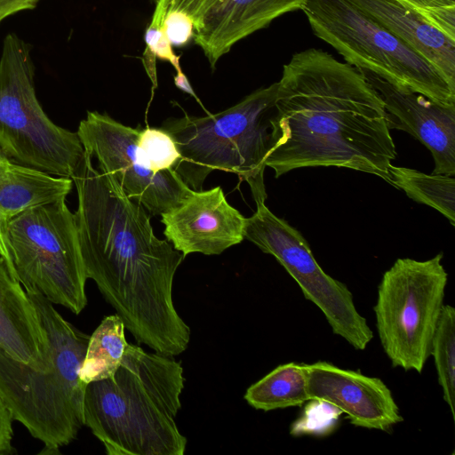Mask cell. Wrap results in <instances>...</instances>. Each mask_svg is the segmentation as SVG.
<instances>
[{
  "label": "cell",
  "instance_id": "ac0fdd59",
  "mask_svg": "<svg viewBox=\"0 0 455 455\" xmlns=\"http://www.w3.org/2000/svg\"><path fill=\"white\" fill-rule=\"evenodd\" d=\"M74 182L19 164L0 149V256L12 277L18 280L9 251V222L26 209L66 198ZM19 281V280H18Z\"/></svg>",
  "mask_w": 455,
  "mask_h": 455
},
{
  "label": "cell",
  "instance_id": "30bf717a",
  "mask_svg": "<svg viewBox=\"0 0 455 455\" xmlns=\"http://www.w3.org/2000/svg\"><path fill=\"white\" fill-rule=\"evenodd\" d=\"M244 238L274 256L297 282L304 297L323 314L332 332L356 350H364L373 331L358 312L347 286L326 274L299 230L275 215L265 204L245 220Z\"/></svg>",
  "mask_w": 455,
  "mask_h": 455
},
{
  "label": "cell",
  "instance_id": "5b68a950",
  "mask_svg": "<svg viewBox=\"0 0 455 455\" xmlns=\"http://www.w3.org/2000/svg\"><path fill=\"white\" fill-rule=\"evenodd\" d=\"M277 82L233 107L207 116L168 119L162 129L173 139L180 159L174 171L193 190H202L214 170L247 182L255 203L265 202V161L271 150Z\"/></svg>",
  "mask_w": 455,
  "mask_h": 455
},
{
  "label": "cell",
  "instance_id": "44dd1931",
  "mask_svg": "<svg viewBox=\"0 0 455 455\" xmlns=\"http://www.w3.org/2000/svg\"><path fill=\"white\" fill-rule=\"evenodd\" d=\"M389 183L413 201L430 206L455 225V179L447 174H427L420 171L389 167Z\"/></svg>",
  "mask_w": 455,
  "mask_h": 455
},
{
  "label": "cell",
  "instance_id": "277c9868",
  "mask_svg": "<svg viewBox=\"0 0 455 455\" xmlns=\"http://www.w3.org/2000/svg\"><path fill=\"white\" fill-rule=\"evenodd\" d=\"M48 339L50 367L36 370L0 347V400L13 420L57 453L73 442L84 426L86 384L79 377L90 336L65 320L36 288L24 287Z\"/></svg>",
  "mask_w": 455,
  "mask_h": 455
},
{
  "label": "cell",
  "instance_id": "cb8c5ba5",
  "mask_svg": "<svg viewBox=\"0 0 455 455\" xmlns=\"http://www.w3.org/2000/svg\"><path fill=\"white\" fill-rule=\"evenodd\" d=\"M305 403L300 416L291 424L290 434L323 436L332 433L342 411L323 400L310 399Z\"/></svg>",
  "mask_w": 455,
  "mask_h": 455
},
{
  "label": "cell",
  "instance_id": "484cf974",
  "mask_svg": "<svg viewBox=\"0 0 455 455\" xmlns=\"http://www.w3.org/2000/svg\"><path fill=\"white\" fill-rule=\"evenodd\" d=\"M163 28L172 45L180 47L193 38L195 24L186 12L172 10L164 14Z\"/></svg>",
  "mask_w": 455,
  "mask_h": 455
},
{
  "label": "cell",
  "instance_id": "6da1fadb",
  "mask_svg": "<svg viewBox=\"0 0 455 455\" xmlns=\"http://www.w3.org/2000/svg\"><path fill=\"white\" fill-rule=\"evenodd\" d=\"M71 179L87 279L139 343L162 354L181 349L191 331L175 308L172 286L185 257L155 235L145 208L95 168L87 152Z\"/></svg>",
  "mask_w": 455,
  "mask_h": 455
},
{
  "label": "cell",
  "instance_id": "7402d4cb",
  "mask_svg": "<svg viewBox=\"0 0 455 455\" xmlns=\"http://www.w3.org/2000/svg\"><path fill=\"white\" fill-rule=\"evenodd\" d=\"M443 397L455 419V309L444 305L430 347Z\"/></svg>",
  "mask_w": 455,
  "mask_h": 455
},
{
  "label": "cell",
  "instance_id": "4fadbf2b",
  "mask_svg": "<svg viewBox=\"0 0 455 455\" xmlns=\"http://www.w3.org/2000/svg\"><path fill=\"white\" fill-rule=\"evenodd\" d=\"M380 96L391 130L408 132L432 154L433 173L455 174V104L433 101L375 73L357 68Z\"/></svg>",
  "mask_w": 455,
  "mask_h": 455
},
{
  "label": "cell",
  "instance_id": "603a6c76",
  "mask_svg": "<svg viewBox=\"0 0 455 455\" xmlns=\"http://www.w3.org/2000/svg\"><path fill=\"white\" fill-rule=\"evenodd\" d=\"M137 146L140 159L155 172L174 170L180 159L173 139L162 128L140 129Z\"/></svg>",
  "mask_w": 455,
  "mask_h": 455
},
{
  "label": "cell",
  "instance_id": "52a82bcc",
  "mask_svg": "<svg viewBox=\"0 0 455 455\" xmlns=\"http://www.w3.org/2000/svg\"><path fill=\"white\" fill-rule=\"evenodd\" d=\"M315 35L356 68L429 100L455 104V89L425 58L346 0H306Z\"/></svg>",
  "mask_w": 455,
  "mask_h": 455
},
{
  "label": "cell",
  "instance_id": "83f0119b",
  "mask_svg": "<svg viewBox=\"0 0 455 455\" xmlns=\"http://www.w3.org/2000/svg\"><path fill=\"white\" fill-rule=\"evenodd\" d=\"M12 418L0 400V455L11 454L14 451L12 446Z\"/></svg>",
  "mask_w": 455,
  "mask_h": 455
},
{
  "label": "cell",
  "instance_id": "4dcf8cb0",
  "mask_svg": "<svg viewBox=\"0 0 455 455\" xmlns=\"http://www.w3.org/2000/svg\"><path fill=\"white\" fill-rule=\"evenodd\" d=\"M141 61L145 70L152 83L153 90L157 87V76H156V56L147 47L145 48Z\"/></svg>",
  "mask_w": 455,
  "mask_h": 455
},
{
  "label": "cell",
  "instance_id": "7c38bea8",
  "mask_svg": "<svg viewBox=\"0 0 455 455\" xmlns=\"http://www.w3.org/2000/svg\"><path fill=\"white\" fill-rule=\"evenodd\" d=\"M161 217L166 240L184 257L219 255L244 239L246 218L227 201L220 186L193 190Z\"/></svg>",
  "mask_w": 455,
  "mask_h": 455
},
{
  "label": "cell",
  "instance_id": "ffe728a7",
  "mask_svg": "<svg viewBox=\"0 0 455 455\" xmlns=\"http://www.w3.org/2000/svg\"><path fill=\"white\" fill-rule=\"evenodd\" d=\"M125 326L116 315L105 316L90 336L80 369V379L87 384L112 377L120 367L128 342Z\"/></svg>",
  "mask_w": 455,
  "mask_h": 455
},
{
  "label": "cell",
  "instance_id": "9a60e30c",
  "mask_svg": "<svg viewBox=\"0 0 455 455\" xmlns=\"http://www.w3.org/2000/svg\"><path fill=\"white\" fill-rule=\"evenodd\" d=\"M306 0H219L195 24L196 44L211 67L251 34L275 18L301 9Z\"/></svg>",
  "mask_w": 455,
  "mask_h": 455
},
{
  "label": "cell",
  "instance_id": "5bb4252c",
  "mask_svg": "<svg viewBox=\"0 0 455 455\" xmlns=\"http://www.w3.org/2000/svg\"><path fill=\"white\" fill-rule=\"evenodd\" d=\"M306 370L309 400L331 403L355 427L389 431L403 421L391 390L379 378L324 361L306 363Z\"/></svg>",
  "mask_w": 455,
  "mask_h": 455
},
{
  "label": "cell",
  "instance_id": "3957f363",
  "mask_svg": "<svg viewBox=\"0 0 455 455\" xmlns=\"http://www.w3.org/2000/svg\"><path fill=\"white\" fill-rule=\"evenodd\" d=\"M184 382L174 356L128 343L112 377L86 384L84 426L108 455H183L176 417Z\"/></svg>",
  "mask_w": 455,
  "mask_h": 455
},
{
  "label": "cell",
  "instance_id": "ba28073f",
  "mask_svg": "<svg viewBox=\"0 0 455 455\" xmlns=\"http://www.w3.org/2000/svg\"><path fill=\"white\" fill-rule=\"evenodd\" d=\"M19 282L52 304L79 315L87 305L85 275L75 213L66 198L31 206L7 228Z\"/></svg>",
  "mask_w": 455,
  "mask_h": 455
},
{
  "label": "cell",
  "instance_id": "e0dca14e",
  "mask_svg": "<svg viewBox=\"0 0 455 455\" xmlns=\"http://www.w3.org/2000/svg\"><path fill=\"white\" fill-rule=\"evenodd\" d=\"M430 62L455 89V40L399 0H346Z\"/></svg>",
  "mask_w": 455,
  "mask_h": 455
},
{
  "label": "cell",
  "instance_id": "9c48e42d",
  "mask_svg": "<svg viewBox=\"0 0 455 455\" xmlns=\"http://www.w3.org/2000/svg\"><path fill=\"white\" fill-rule=\"evenodd\" d=\"M443 252L426 260L397 259L382 275L373 307L379 339L393 367L421 373L444 306Z\"/></svg>",
  "mask_w": 455,
  "mask_h": 455
},
{
  "label": "cell",
  "instance_id": "1f68e13d",
  "mask_svg": "<svg viewBox=\"0 0 455 455\" xmlns=\"http://www.w3.org/2000/svg\"><path fill=\"white\" fill-rule=\"evenodd\" d=\"M174 84L177 88H179L182 92L194 97L201 104V102H200L199 99L197 98L196 92H194L187 76L183 72L176 73V75L174 76Z\"/></svg>",
  "mask_w": 455,
  "mask_h": 455
},
{
  "label": "cell",
  "instance_id": "2e32d148",
  "mask_svg": "<svg viewBox=\"0 0 455 455\" xmlns=\"http://www.w3.org/2000/svg\"><path fill=\"white\" fill-rule=\"evenodd\" d=\"M0 347L34 369L50 367L48 339L37 310L1 256Z\"/></svg>",
  "mask_w": 455,
  "mask_h": 455
},
{
  "label": "cell",
  "instance_id": "7a4b0ae2",
  "mask_svg": "<svg viewBox=\"0 0 455 455\" xmlns=\"http://www.w3.org/2000/svg\"><path fill=\"white\" fill-rule=\"evenodd\" d=\"M274 144L265 164L275 177L338 167L389 183L396 149L379 93L362 73L319 49L292 55L277 82Z\"/></svg>",
  "mask_w": 455,
  "mask_h": 455
},
{
  "label": "cell",
  "instance_id": "8fae6325",
  "mask_svg": "<svg viewBox=\"0 0 455 455\" xmlns=\"http://www.w3.org/2000/svg\"><path fill=\"white\" fill-rule=\"evenodd\" d=\"M140 131L107 114L88 111L76 132L84 150L98 161L100 171L114 178L149 214L161 215L178 206L193 189L174 170L155 172L141 162L137 146Z\"/></svg>",
  "mask_w": 455,
  "mask_h": 455
},
{
  "label": "cell",
  "instance_id": "d6986e66",
  "mask_svg": "<svg viewBox=\"0 0 455 455\" xmlns=\"http://www.w3.org/2000/svg\"><path fill=\"white\" fill-rule=\"evenodd\" d=\"M244 399L254 409L264 411L302 406L309 400L306 363L291 362L278 365L251 385Z\"/></svg>",
  "mask_w": 455,
  "mask_h": 455
},
{
  "label": "cell",
  "instance_id": "4316f807",
  "mask_svg": "<svg viewBox=\"0 0 455 455\" xmlns=\"http://www.w3.org/2000/svg\"><path fill=\"white\" fill-rule=\"evenodd\" d=\"M217 1L219 0H157L152 19L163 22L167 12L178 10L188 14L196 24Z\"/></svg>",
  "mask_w": 455,
  "mask_h": 455
},
{
  "label": "cell",
  "instance_id": "8992f818",
  "mask_svg": "<svg viewBox=\"0 0 455 455\" xmlns=\"http://www.w3.org/2000/svg\"><path fill=\"white\" fill-rule=\"evenodd\" d=\"M31 50L6 35L0 57V149L13 162L57 177L71 178L84 150L77 132L54 124L35 89Z\"/></svg>",
  "mask_w": 455,
  "mask_h": 455
},
{
  "label": "cell",
  "instance_id": "d4e9b609",
  "mask_svg": "<svg viewBox=\"0 0 455 455\" xmlns=\"http://www.w3.org/2000/svg\"><path fill=\"white\" fill-rule=\"evenodd\" d=\"M144 39L146 47L156 58L172 64L176 73L183 72L180 63V56L175 54L172 45L164 31L163 23L151 20L146 29Z\"/></svg>",
  "mask_w": 455,
  "mask_h": 455
},
{
  "label": "cell",
  "instance_id": "f1b7e54d",
  "mask_svg": "<svg viewBox=\"0 0 455 455\" xmlns=\"http://www.w3.org/2000/svg\"><path fill=\"white\" fill-rule=\"evenodd\" d=\"M422 13L433 25L434 18L443 8L455 5L454 0H399ZM435 26V25H434Z\"/></svg>",
  "mask_w": 455,
  "mask_h": 455
},
{
  "label": "cell",
  "instance_id": "f546056e",
  "mask_svg": "<svg viewBox=\"0 0 455 455\" xmlns=\"http://www.w3.org/2000/svg\"><path fill=\"white\" fill-rule=\"evenodd\" d=\"M40 0H0V23L19 12L34 9Z\"/></svg>",
  "mask_w": 455,
  "mask_h": 455
}]
</instances>
